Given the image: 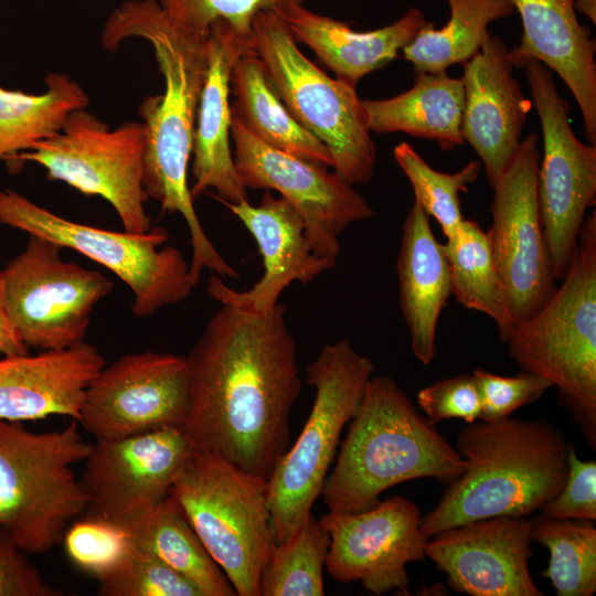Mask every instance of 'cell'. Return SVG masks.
Returning a JSON list of instances; mask_svg holds the SVG:
<instances>
[{
    "instance_id": "4316f807",
    "label": "cell",
    "mask_w": 596,
    "mask_h": 596,
    "mask_svg": "<svg viewBox=\"0 0 596 596\" xmlns=\"http://www.w3.org/2000/svg\"><path fill=\"white\" fill-rule=\"evenodd\" d=\"M464 104L462 78L450 77L446 71L416 73L414 85L394 97L361 99L371 132H406L435 140L445 151L465 142L461 132Z\"/></svg>"
},
{
    "instance_id": "d4e9b609",
    "label": "cell",
    "mask_w": 596,
    "mask_h": 596,
    "mask_svg": "<svg viewBox=\"0 0 596 596\" xmlns=\"http://www.w3.org/2000/svg\"><path fill=\"white\" fill-rule=\"evenodd\" d=\"M275 12L297 43L309 46L336 78L354 87L365 75L396 58L427 23L417 8L389 25L368 32L354 31L347 23L312 12L304 4L289 3Z\"/></svg>"
},
{
    "instance_id": "9a60e30c",
    "label": "cell",
    "mask_w": 596,
    "mask_h": 596,
    "mask_svg": "<svg viewBox=\"0 0 596 596\" xmlns=\"http://www.w3.org/2000/svg\"><path fill=\"white\" fill-rule=\"evenodd\" d=\"M231 138L242 183L279 192L301 217L316 255L337 263L339 236L350 224L375 215L353 185L329 167L263 142L233 116Z\"/></svg>"
},
{
    "instance_id": "7bdbcfd3",
    "label": "cell",
    "mask_w": 596,
    "mask_h": 596,
    "mask_svg": "<svg viewBox=\"0 0 596 596\" xmlns=\"http://www.w3.org/2000/svg\"><path fill=\"white\" fill-rule=\"evenodd\" d=\"M28 352L29 347L22 341L6 309L0 278V353L8 355Z\"/></svg>"
},
{
    "instance_id": "7c38bea8",
    "label": "cell",
    "mask_w": 596,
    "mask_h": 596,
    "mask_svg": "<svg viewBox=\"0 0 596 596\" xmlns=\"http://www.w3.org/2000/svg\"><path fill=\"white\" fill-rule=\"evenodd\" d=\"M62 246L29 235L0 270L8 315L29 348L62 350L85 341L95 306L114 287L103 273L61 256Z\"/></svg>"
},
{
    "instance_id": "277c9868",
    "label": "cell",
    "mask_w": 596,
    "mask_h": 596,
    "mask_svg": "<svg viewBox=\"0 0 596 596\" xmlns=\"http://www.w3.org/2000/svg\"><path fill=\"white\" fill-rule=\"evenodd\" d=\"M466 466L393 379L372 376L321 496L331 512H361L398 483L432 478L448 485Z\"/></svg>"
},
{
    "instance_id": "2e32d148",
    "label": "cell",
    "mask_w": 596,
    "mask_h": 596,
    "mask_svg": "<svg viewBox=\"0 0 596 596\" xmlns=\"http://www.w3.org/2000/svg\"><path fill=\"white\" fill-rule=\"evenodd\" d=\"M190 409L187 356L141 352L120 356L86 387L78 423L95 439L185 425Z\"/></svg>"
},
{
    "instance_id": "b9f144b4",
    "label": "cell",
    "mask_w": 596,
    "mask_h": 596,
    "mask_svg": "<svg viewBox=\"0 0 596 596\" xmlns=\"http://www.w3.org/2000/svg\"><path fill=\"white\" fill-rule=\"evenodd\" d=\"M51 586L25 553L0 531V596H63Z\"/></svg>"
},
{
    "instance_id": "7402d4cb",
    "label": "cell",
    "mask_w": 596,
    "mask_h": 596,
    "mask_svg": "<svg viewBox=\"0 0 596 596\" xmlns=\"http://www.w3.org/2000/svg\"><path fill=\"white\" fill-rule=\"evenodd\" d=\"M253 50L222 20L214 22L207 38V70L202 88L192 146V200L214 190L221 202L248 201L231 150V73L237 58Z\"/></svg>"
},
{
    "instance_id": "ee69618b",
    "label": "cell",
    "mask_w": 596,
    "mask_h": 596,
    "mask_svg": "<svg viewBox=\"0 0 596 596\" xmlns=\"http://www.w3.org/2000/svg\"><path fill=\"white\" fill-rule=\"evenodd\" d=\"M574 7L584 13L593 23L596 22V0H573Z\"/></svg>"
},
{
    "instance_id": "cb8c5ba5",
    "label": "cell",
    "mask_w": 596,
    "mask_h": 596,
    "mask_svg": "<svg viewBox=\"0 0 596 596\" xmlns=\"http://www.w3.org/2000/svg\"><path fill=\"white\" fill-rule=\"evenodd\" d=\"M521 17V43L509 50L514 67L532 58L556 72L581 109L585 134L596 145L595 42L579 23L573 0H509Z\"/></svg>"
},
{
    "instance_id": "ffe728a7",
    "label": "cell",
    "mask_w": 596,
    "mask_h": 596,
    "mask_svg": "<svg viewBox=\"0 0 596 596\" xmlns=\"http://www.w3.org/2000/svg\"><path fill=\"white\" fill-rule=\"evenodd\" d=\"M247 228L263 257L262 278L246 290L228 287L216 274L210 277L207 295L256 313H268L279 304L283 291L292 283L308 284L336 263L316 255L305 234L299 214L281 196L265 191L258 205L248 201L223 203Z\"/></svg>"
},
{
    "instance_id": "d590c367",
    "label": "cell",
    "mask_w": 596,
    "mask_h": 596,
    "mask_svg": "<svg viewBox=\"0 0 596 596\" xmlns=\"http://www.w3.org/2000/svg\"><path fill=\"white\" fill-rule=\"evenodd\" d=\"M97 581L100 596H204L185 576L135 544L113 571Z\"/></svg>"
},
{
    "instance_id": "484cf974",
    "label": "cell",
    "mask_w": 596,
    "mask_h": 596,
    "mask_svg": "<svg viewBox=\"0 0 596 596\" xmlns=\"http://www.w3.org/2000/svg\"><path fill=\"white\" fill-rule=\"evenodd\" d=\"M396 270L412 352L428 365L436 354L437 324L451 296V278L444 244L435 237L429 216L416 201L403 224Z\"/></svg>"
},
{
    "instance_id": "603a6c76",
    "label": "cell",
    "mask_w": 596,
    "mask_h": 596,
    "mask_svg": "<svg viewBox=\"0 0 596 596\" xmlns=\"http://www.w3.org/2000/svg\"><path fill=\"white\" fill-rule=\"evenodd\" d=\"M98 349L81 342L38 354L0 359V419L24 422L50 416L78 421L87 385L103 369Z\"/></svg>"
},
{
    "instance_id": "74e56055",
    "label": "cell",
    "mask_w": 596,
    "mask_h": 596,
    "mask_svg": "<svg viewBox=\"0 0 596 596\" xmlns=\"http://www.w3.org/2000/svg\"><path fill=\"white\" fill-rule=\"evenodd\" d=\"M62 542L68 560L96 579L113 571L134 545L123 526L88 514L68 525Z\"/></svg>"
},
{
    "instance_id": "1f68e13d",
    "label": "cell",
    "mask_w": 596,
    "mask_h": 596,
    "mask_svg": "<svg viewBox=\"0 0 596 596\" xmlns=\"http://www.w3.org/2000/svg\"><path fill=\"white\" fill-rule=\"evenodd\" d=\"M447 1L448 22L441 29L427 22L402 50L415 73H439L454 64H464L481 47L489 24L514 11L509 0Z\"/></svg>"
},
{
    "instance_id": "8992f818",
    "label": "cell",
    "mask_w": 596,
    "mask_h": 596,
    "mask_svg": "<svg viewBox=\"0 0 596 596\" xmlns=\"http://www.w3.org/2000/svg\"><path fill=\"white\" fill-rule=\"evenodd\" d=\"M78 422L34 433L0 419V531L24 553H45L82 517L87 498L73 466L86 459Z\"/></svg>"
},
{
    "instance_id": "f1b7e54d",
    "label": "cell",
    "mask_w": 596,
    "mask_h": 596,
    "mask_svg": "<svg viewBox=\"0 0 596 596\" xmlns=\"http://www.w3.org/2000/svg\"><path fill=\"white\" fill-rule=\"evenodd\" d=\"M120 526L137 547L185 576L204 596L236 595L170 496Z\"/></svg>"
},
{
    "instance_id": "ac0fdd59",
    "label": "cell",
    "mask_w": 596,
    "mask_h": 596,
    "mask_svg": "<svg viewBox=\"0 0 596 596\" xmlns=\"http://www.w3.org/2000/svg\"><path fill=\"white\" fill-rule=\"evenodd\" d=\"M192 451L181 426L96 439L79 477L87 498L84 514L124 524L169 496Z\"/></svg>"
},
{
    "instance_id": "836d02e7",
    "label": "cell",
    "mask_w": 596,
    "mask_h": 596,
    "mask_svg": "<svg viewBox=\"0 0 596 596\" xmlns=\"http://www.w3.org/2000/svg\"><path fill=\"white\" fill-rule=\"evenodd\" d=\"M330 536L310 513L286 541L276 543L260 573L259 596H323Z\"/></svg>"
},
{
    "instance_id": "6da1fadb",
    "label": "cell",
    "mask_w": 596,
    "mask_h": 596,
    "mask_svg": "<svg viewBox=\"0 0 596 596\" xmlns=\"http://www.w3.org/2000/svg\"><path fill=\"white\" fill-rule=\"evenodd\" d=\"M187 360L183 428L193 449L267 480L288 448L290 412L301 391L284 305L256 313L221 304Z\"/></svg>"
},
{
    "instance_id": "ab89813d",
    "label": "cell",
    "mask_w": 596,
    "mask_h": 596,
    "mask_svg": "<svg viewBox=\"0 0 596 596\" xmlns=\"http://www.w3.org/2000/svg\"><path fill=\"white\" fill-rule=\"evenodd\" d=\"M417 403L433 424L449 418L473 423L480 418L481 401L472 374H460L421 389Z\"/></svg>"
},
{
    "instance_id": "44dd1931",
    "label": "cell",
    "mask_w": 596,
    "mask_h": 596,
    "mask_svg": "<svg viewBox=\"0 0 596 596\" xmlns=\"http://www.w3.org/2000/svg\"><path fill=\"white\" fill-rule=\"evenodd\" d=\"M462 65L461 132L481 159L492 185L515 156L531 102L512 74L509 49L500 38L489 33Z\"/></svg>"
},
{
    "instance_id": "52a82bcc",
    "label": "cell",
    "mask_w": 596,
    "mask_h": 596,
    "mask_svg": "<svg viewBox=\"0 0 596 596\" xmlns=\"http://www.w3.org/2000/svg\"><path fill=\"white\" fill-rule=\"evenodd\" d=\"M374 370L372 360L345 339L326 343L307 366L306 383L315 389L310 414L267 479L276 543L288 540L312 513L342 430L358 412Z\"/></svg>"
},
{
    "instance_id": "f546056e",
    "label": "cell",
    "mask_w": 596,
    "mask_h": 596,
    "mask_svg": "<svg viewBox=\"0 0 596 596\" xmlns=\"http://www.w3.org/2000/svg\"><path fill=\"white\" fill-rule=\"evenodd\" d=\"M44 81L42 94L0 86V161L56 134L73 110L88 106L84 88L67 75L49 73Z\"/></svg>"
},
{
    "instance_id": "d6a6232c",
    "label": "cell",
    "mask_w": 596,
    "mask_h": 596,
    "mask_svg": "<svg viewBox=\"0 0 596 596\" xmlns=\"http://www.w3.org/2000/svg\"><path fill=\"white\" fill-rule=\"evenodd\" d=\"M531 539L550 552L543 572L558 596H593L596 592L594 521L557 519L542 513L531 519Z\"/></svg>"
},
{
    "instance_id": "5b68a950",
    "label": "cell",
    "mask_w": 596,
    "mask_h": 596,
    "mask_svg": "<svg viewBox=\"0 0 596 596\" xmlns=\"http://www.w3.org/2000/svg\"><path fill=\"white\" fill-rule=\"evenodd\" d=\"M526 372L549 381L596 447V213L585 219L566 274L551 298L503 342Z\"/></svg>"
},
{
    "instance_id": "4fadbf2b",
    "label": "cell",
    "mask_w": 596,
    "mask_h": 596,
    "mask_svg": "<svg viewBox=\"0 0 596 596\" xmlns=\"http://www.w3.org/2000/svg\"><path fill=\"white\" fill-rule=\"evenodd\" d=\"M521 68L531 87L543 134L538 198L554 276L561 280L572 262L586 212L596 201V145L583 143L570 124V104L552 71L536 60Z\"/></svg>"
},
{
    "instance_id": "e575fe53",
    "label": "cell",
    "mask_w": 596,
    "mask_h": 596,
    "mask_svg": "<svg viewBox=\"0 0 596 596\" xmlns=\"http://www.w3.org/2000/svg\"><path fill=\"white\" fill-rule=\"evenodd\" d=\"M393 152L413 188L414 201L436 220L446 240L453 236L465 220L460 193L478 179L481 164L471 161L455 173H446L432 168L408 142L396 145Z\"/></svg>"
},
{
    "instance_id": "f35d334b",
    "label": "cell",
    "mask_w": 596,
    "mask_h": 596,
    "mask_svg": "<svg viewBox=\"0 0 596 596\" xmlns=\"http://www.w3.org/2000/svg\"><path fill=\"white\" fill-rule=\"evenodd\" d=\"M472 375L481 401L479 419L486 422L510 417L513 412L538 401L552 387L545 379L523 370L514 376H502L479 368Z\"/></svg>"
},
{
    "instance_id": "3957f363",
    "label": "cell",
    "mask_w": 596,
    "mask_h": 596,
    "mask_svg": "<svg viewBox=\"0 0 596 596\" xmlns=\"http://www.w3.org/2000/svg\"><path fill=\"white\" fill-rule=\"evenodd\" d=\"M570 447L563 433L545 421L469 423L455 446L466 469L422 518V532L429 539L476 520L528 518L540 511L565 483Z\"/></svg>"
},
{
    "instance_id": "d6986e66",
    "label": "cell",
    "mask_w": 596,
    "mask_h": 596,
    "mask_svg": "<svg viewBox=\"0 0 596 596\" xmlns=\"http://www.w3.org/2000/svg\"><path fill=\"white\" fill-rule=\"evenodd\" d=\"M531 519L499 515L441 531L428 539V556L449 586L471 596H543L529 570Z\"/></svg>"
},
{
    "instance_id": "e0dca14e",
    "label": "cell",
    "mask_w": 596,
    "mask_h": 596,
    "mask_svg": "<svg viewBox=\"0 0 596 596\" xmlns=\"http://www.w3.org/2000/svg\"><path fill=\"white\" fill-rule=\"evenodd\" d=\"M320 523L330 536L326 568L340 583L360 582L374 595H408L406 566L426 557L418 505L393 496L361 512L329 511Z\"/></svg>"
},
{
    "instance_id": "60d3db41",
    "label": "cell",
    "mask_w": 596,
    "mask_h": 596,
    "mask_svg": "<svg viewBox=\"0 0 596 596\" xmlns=\"http://www.w3.org/2000/svg\"><path fill=\"white\" fill-rule=\"evenodd\" d=\"M540 513L557 519L596 521V461L582 460L571 445L568 471L561 491Z\"/></svg>"
},
{
    "instance_id": "9c48e42d",
    "label": "cell",
    "mask_w": 596,
    "mask_h": 596,
    "mask_svg": "<svg viewBox=\"0 0 596 596\" xmlns=\"http://www.w3.org/2000/svg\"><path fill=\"white\" fill-rule=\"evenodd\" d=\"M252 49L291 116L327 147L333 171L352 185L370 182L376 147L355 87L307 58L275 11L255 15Z\"/></svg>"
},
{
    "instance_id": "8d00e7d4",
    "label": "cell",
    "mask_w": 596,
    "mask_h": 596,
    "mask_svg": "<svg viewBox=\"0 0 596 596\" xmlns=\"http://www.w3.org/2000/svg\"><path fill=\"white\" fill-rule=\"evenodd\" d=\"M305 0H160L168 18L183 32L195 36H207L212 24L225 21L233 31L252 46L253 20L260 11Z\"/></svg>"
},
{
    "instance_id": "ba28073f",
    "label": "cell",
    "mask_w": 596,
    "mask_h": 596,
    "mask_svg": "<svg viewBox=\"0 0 596 596\" xmlns=\"http://www.w3.org/2000/svg\"><path fill=\"white\" fill-rule=\"evenodd\" d=\"M169 496L237 596H259L263 567L276 545L267 480L194 450Z\"/></svg>"
},
{
    "instance_id": "7a4b0ae2",
    "label": "cell",
    "mask_w": 596,
    "mask_h": 596,
    "mask_svg": "<svg viewBox=\"0 0 596 596\" xmlns=\"http://www.w3.org/2000/svg\"><path fill=\"white\" fill-rule=\"evenodd\" d=\"M128 38H141L153 50L164 79L161 95L139 106L145 127L143 189L162 212L179 213L190 232V276L196 286L209 269L220 277H238L214 247L195 213L188 184L198 106L207 70V36L180 30L156 0H129L117 7L102 32V45L116 51Z\"/></svg>"
},
{
    "instance_id": "30bf717a",
    "label": "cell",
    "mask_w": 596,
    "mask_h": 596,
    "mask_svg": "<svg viewBox=\"0 0 596 596\" xmlns=\"http://www.w3.org/2000/svg\"><path fill=\"white\" fill-rule=\"evenodd\" d=\"M0 223L74 249L114 273L132 291L138 319L187 299L195 287L190 265L173 246L158 248L168 232H114L64 219L21 193L0 190Z\"/></svg>"
},
{
    "instance_id": "8fae6325",
    "label": "cell",
    "mask_w": 596,
    "mask_h": 596,
    "mask_svg": "<svg viewBox=\"0 0 596 596\" xmlns=\"http://www.w3.org/2000/svg\"><path fill=\"white\" fill-rule=\"evenodd\" d=\"M145 127L128 121L114 129L94 114L73 110L51 137L20 152L7 164L11 172L25 162L46 170L51 181H61L85 195H98L116 211L124 231L151 228L143 189Z\"/></svg>"
},
{
    "instance_id": "4dcf8cb0",
    "label": "cell",
    "mask_w": 596,
    "mask_h": 596,
    "mask_svg": "<svg viewBox=\"0 0 596 596\" xmlns=\"http://www.w3.org/2000/svg\"><path fill=\"white\" fill-rule=\"evenodd\" d=\"M444 247L451 295L464 308L491 318L504 342L513 323L488 233L477 222L465 219Z\"/></svg>"
},
{
    "instance_id": "83f0119b",
    "label": "cell",
    "mask_w": 596,
    "mask_h": 596,
    "mask_svg": "<svg viewBox=\"0 0 596 596\" xmlns=\"http://www.w3.org/2000/svg\"><path fill=\"white\" fill-rule=\"evenodd\" d=\"M231 105L235 117L263 142L291 155L332 167L327 147L288 111L257 54L244 52L231 73Z\"/></svg>"
},
{
    "instance_id": "5bb4252c",
    "label": "cell",
    "mask_w": 596,
    "mask_h": 596,
    "mask_svg": "<svg viewBox=\"0 0 596 596\" xmlns=\"http://www.w3.org/2000/svg\"><path fill=\"white\" fill-rule=\"evenodd\" d=\"M538 143L535 134L521 140L511 163L491 185L492 221L487 233L513 327L532 317L556 289L539 206Z\"/></svg>"
}]
</instances>
